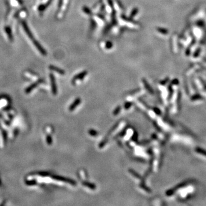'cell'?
<instances>
[{
	"label": "cell",
	"mask_w": 206,
	"mask_h": 206,
	"mask_svg": "<svg viewBox=\"0 0 206 206\" xmlns=\"http://www.w3.org/2000/svg\"><path fill=\"white\" fill-rule=\"evenodd\" d=\"M22 25L23 28H24L25 31L26 33L27 34L28 36V37L29 38H30V40H32V41H33L34 45H35V46L37 48V49L38 50V51L41 53L44 56H46V50H45V49L43 48V47H42L41 45H40L39 43H38L37 41H36V40H35V38L33 37V36L32 35V32H30V29H29V27L28 26L27 24H26V22H25V21H22Z\"/></svg>",
	"instance_id": "1"
},
{
	"label": "cell",
	"mask_w": 206,
	"mask_h": 206,
	"mask_svg": "<svg viewBox=\"0 0 206 206\" xmlns=\"http://www.w3.org/2000/svg\"><path fill=\"white\" fill-rule=\"evenodd\" d=\"M53 178L56 180H60V181H63V182H65L68 183L72 184L73 185H76L77 184V183L75 180H72V179H68V178L62 177V176H53Z\"/></svg>",
	"instance_id": "2"
},
{
	"label": "cell",
	"mask_w": 206,
	"mask_h": 206,
	"mask_svg": "<svg viewBox=\"0 0 206 206\" xmlns=\"http://www.w3.org/2000/svg\"><path fill=\"white\" fill-rule=\"evenodd\" d=\"M50 77L51 83H52V89L53 93L54 94H56L57 93V87H56V84L55 78V77H54L53 75H52V74L50 75Z\"/></svg>",
	"instance_id": "3"
},
{
	"label": "cell",
	"mask_w": 206,
	"mask_h": 206,
	"mask_svg": "<svg viewBox=\"0 0 206 206\" xmlns=\"http://www.w3.org/2000/svg\"><path fill=\"white\" fill-rule=\"evenodd\" d=\"M81 103V99L80 98H77L75 101H73V103L71 105V106L69 107V109L70 111H73L74 109H75L77 107L78 105L80 104Z\"/></svg>",
	"instance_id": "4"
},
{
	"label": "cell",
	"mask_w": 206,
	"mask_h": 206,
	"mask_svg": "<svg viewBox=\"0 0 206 206\" xmlns=\"http://www.w3.org/2000/svg\"><path fill=\"white\" fill-rule=\"evenodd\" d=\"M86 74H87V72H86V71H84V72H83L80 73L78 74V75H76L74 77V78H73L72 83H73V82H75L76 81V80H82V79H83L84 77L86 75Z\"/></svg>",
	"instance_id": "5"
},
{
	"label": "cell",
	"mask_w": 206,
	"mask_h": 206,
	"mask_svg": "<svg viewBox=\"0 0 206 206\" xmlns=\"http://www.w3.org/2000/svg\"><path fill=\"white\" fill-rule=\"evenodd\" d=\"M82 184L84 186L87 187L90 189H92V190H95L96 189V185L92 183L87 182V181H84V182H82Z\"/></svg>",
	"instance_id": "6"
},
{
	"label": "cell",
	"mask_w": 206,
	"mask_h": 206,
	"mask_svg": "<svg viewBox=\"0 0 206 206\" xmlns=\"http://www.w3.org/2000/svg\"><path fill=\"white\" fill-rule=\"evenodd\" d=\"M49 68H50V69H52L53 71H55L56 72L59 73V74H61V75H64L65 74V71H64L63 70H62L61 69H59L58 68L56 67L55 66H53V65H50L49 66Z\"/></svg>",
	"instance_id": "7"
},
{
	"label": "cell",
	"mask_w": 206,
	"mask_h": 206,
	"mask_svg": "<svg viewBox=\"0 0 206 206\" xmlns=\"http://www.w3.org/2000/svg\"><path fill=\"white\" fill-rule=\"evenodd\" d=\"M142 81H143V82H144V86H145V88H146L147 90L148 91V92H149L150 93H154V91H153L151 87H150L149 85L148 84V83H147V81H146V80H145V79H143V80H142Z\"/></svg>",
	"instance_id": "8"
},
{
	"label": "cell",
	"mask_w": 206,
	"mask_h": 206,
	"mask_svg": "<svg viewBox=\"0 0 206 206\" xmlns=\"http://www.w3.org/2000/svg\"><path fill=\"white\" fill-rule=\"evenodd\" d=\"M157 30H158V32L163 34V35H167V34H168V31L167 29L163 28H157Z\"/></svg>",
	"instance_id": "9"
},
{
	"label": "cell",
	"mask_w": 206,
	"mask_h": 206,
	"mask_svg": "<svg viewBox=\"0 0 206 206\" xmlns=\"http://www.w3.org/2000/svg\"><path fill=\"white\" fill-rule=\"evenodd\" d=\"M129 171L130 172V173H132V174L134 176H135L136 178H139V179H140L141 178V176H140V175H139L138 173L136 172L135 171H134V170H132V169H130Z\"/></svg>",
	"instance_id": "10"
},
{
	"label": "cell",
	"mask_w": 206,
	"mask_h": 206,
	"mask_svg": "<svg viewBox=\"0 0 206 206\" xmlns=\"http://www.w3.org/2000/svg\"><path fill=\"white\" fill-rule=\"evenodd\" d=\"M5 30H6V32H7V35H8L9 38H10V39L11 40H13V37H12V32H11V30H10V28H9V27H7V28H6Z\"/></svg>",
	"instance_id": "11"
},
{
	"label": "cell",
	"mask_w": 206,
	"mask_h": 206,
	"mask_svg": "<svg viewBox=\"0 0 206 206\" xmlns=\"http://www.w3.org/2000/svg\"><path fill=\"white\" fill-rule=\"evenodd\" d=\"M121 108L120 106L117 107L115 108V109L114 110V112H113V114H114V115H117V114H118L120 112Z\"/></svg>",
	"instance_id": "12"
},
{
	"label": "cell",
	"mask_w": 206,
	"mask_h": 206,
	"mask_svg": "<svg viewBox=\"0 0 206 206\" xmlns=\"http://www.w3.org/2000/svg\"><path fill=\"white\" fill-rule=\"evenodd\" d=\"M89 134L90 135L92 136H97V135H98V133H97V132L96 131H95L94 129H91L89 131Z\"/></svg>",
	"instance_id": "13"
},
{
	"label": "cell",
	"mask_w": 206,
	"mask_h": 206,
	"mask_svg": "<svg viewBox=\"0 0 206 206\" xmlns=\"http://www.w3.org/2000/svg\"><path fill=\"white\" fill-rule=\"evenodd\" d=\"M137 12H138V9H137V8L134 9V10H132V13H131V18L132 17H134L135 15L136 14V13H137Z\"/></svg>",
	"instance_id": "14"
},
{
	"label": "cell",
	"mask_w": 206,
	"mask_h": 206,
	"mask_svg": "<svg viewBox=\"0 0 206 206\" xmlns=\"http://www.w3.org/2000/svg\"><path fill=\"white\" fill-rule=\"evenodd\" d=\"M131 105H132V103H131V102H127L124 105V108L125 109H129V108L131 107Z\"/></svg>",
	"instance_id": "15"
},
{
	"label": "cell",
	"mask_w": 206,
	"mask_h": 206,
	"mask_svg": "<svg viewBox=\"0 0 206 206\" xmlns=\"http://www.w3.org/2000/svg\"><path fill=\"white\" fill-rule=\"evenodd\" d=\"M106 47L108 49L111 48L112 47V44L111 43V42H107L106 44Z\"/></svg>",
	"instance_id": "16"
},
{
	"label": "cell",
	"mask_w": 206,
	"mask_h": 206,
	"mask_svg": "<svg viewBox=\"0 0 206 206\" xmlns=\"http://www.w3.org/2000/svg\"><path fill=\"white\" fill-rule=\"evenodd\" d=\"M154 112L156 113V114H160V111H159V109H157V108H154Z\"/></svg>",
	"instance_id": "17"
},
{
	"label": "cell",
	"mask_w": 206,
	"mask_h": 206,
	"mask_svg": "<svg viewBox=\"0 0 206 206\" xmlns=\"http://www.w3.org/2000/svg\"><path fill=\"white\" fill-rule=\"evenodd\" d=\"M47 142H48V144H49L52 143V139H51V137H50V136H48V137Z\"/></svg>",
	"instance_id": "18"
},
{
	"label": "cell",
	"mask_w": 206,
	"mask_h": 206,
	"mask_svg": "<svg viewBox=\"0 0 206 206\" xmlns=\"http://www.w3.org/2000/svg\"><path fill=\"white\" fill-rule=\"evenodd\" d=\"M199 52H200V50L199 49V50H198L197 51H196V52L195 53L194 57H198V55H199Z\"/></svg>",
	"instance_id": "19"
}]
</instances>
